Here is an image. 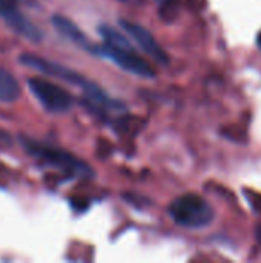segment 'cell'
I'll return each mask as SVG.
<instances>
[{"label":"cell","instance_id":"6da1fadb","mask_svg":"<svg viewBox=\"0 0 261 263\" xmlns=\"http://www.w3.org/2000/svg\"><path fill=\"white\" fill-rule=\"evenodd\" d=\"M22 143L25 146V149L35 157L37 160L48 163L49 166L71 176V177H77V179H92L94 177V170L83 160H80L78 157L72 156L71 153L57 148V146H51V145H45V143H38L37 140L32 139H26L22 137Z\"/></svg>","mask_w":261,"mask_h":263},{"label":"cell","instance_id":"7a4b0ae2","mask_svg":"<svg viewBox=\"0 0 261 263\" xmlns=\"http://www.w3.org/2000/svg\"><path fill=\"white\" fill-rule=\"evenodd\" d=\"M171 219L183 228H205L214 220L212 206L197 194H183L169 205Z\"/></svg>","mask_w":261,"mask_h":263},{"label":"cell","instance_id":"3957f363","mask_svg":"<svg viewBox=\"0 0 261 263\" xmlns=\"http://www.w3.org/2000/svg\"><path fill=\"white\" fill-rule=\"evenodd\" d=\"M28 86L31 92L35 96V99L42 103V106L52 112V114H63L68 112L72 108L74 99L72 96L65 91L62 86L52 83L46 79H29Z\"/></svg>","mask_w":261,"mask_h":263},{"label":"cell","instance_id":"277c9868","mask_svg":"<svg viewBox=\"0 0 261 263\" xmlns=\"http://www.w3.org/2000/svg\"><path fill=\"white\" fill-rule=\"evenodd\" d=\"M91 52H95L102 57L109 59L111 62H114L115 65H118L122 69L143 77V79H154L155 77V71L152 69V66L138 54L134 52V48H117V46H111V45H103V46H94Z\"/></svg>","mask_w":261,"mask_h":263},{"label":"cell","instance_id":"5b68a950","mask_svg":"<svg viewBox=\"0 0 261 263\" xmlns=\"http://www.w3.org/2000/svg\"><path fill=\"white\" fill-rule=\"evenodd\" d=\"M18 62L26 68L38 71V72H42V74H45L48 77L60 79V80H63L66 83H71L74 86H78L82 89H85L88 86V83L91 82L86 77H83L82 74H78L77 71H72L65 65H60L57 62L38 57L35 54H23V55H20Z\"/></svg>","mask_w":261,"mask_h":263},{"label":"cell","instance_id":"8992f818","mask_svg":"<svg viewBox=\"0 0 261 263\" xmlns=\"http://www.w3.org/2000/svg\"><path fill=\"white\" fill-rule=\"evenodd\" d=\"M0 18L18 35L31 40V42H40L43 39L42 31L28 20L23 12L17 8L15 0H0Z\"/></svg>","mask_w":261,"mask_h":263},{"label":"cell","instance_id":"52a82bcc","mask_svg":"<svg viewBox=\"0 0 261 263\" xmlns=\"http://www.w3.org/2000/svg\"><path fill=\"white\" fill-rule=\"evenodd\" d=\"M120 26L123 28L125 32H128L131 35V39L149 57H152L155 62H158L162 65H168L169 63V57H168L166 51L157 43V40L154 39V35L146 28H143L142 25H138L135 22H129V20H120Z\"/></svg>","mask_w":261,"mask_h":263},{"label":"cell","instance_id":"ba28073f","mask_svg":"<svg viewBox=\"0 0 261 263\" xmlns=\"http://www.w3.org/2000/svg\"><path fill=\"white\" fill-rule=\"evenodd\" d=\"M52 25H54V28H55L62 35H65V37L69 39L71 42L77 43L78 46H82V48H85V49L92 51L94 46L89 45L88 37H86V35L83 34V31H82L74 22H71L69 18L55 14V15H52Z\"/></svg>","mask_w":261,"mask_h":263},{"label":"cell","instance_id":"9c48e42d","mask_svg":"<svg viewBox=\"0 0 261 263\" xmlns=\"http://www.w3.org/2000/svg\"><path fill=\"white\" fill-rule=\"evenodd\" d=\"M20 97V85L17 79L5 68H0V102L12 103Z\"/></svg>","mask_w":261,"mask_h":263},{"label":"cell","instance_id":"30bf717a","mask_svg":"<svg viewBox=\"0 0 261 263\" xmlns=\"http://www.w3.org/2000/svg\"><path fill=\"white\" fill-rule=\"evenodd\" d=\"M98 32L103 37L106 45L117 46V48H129V49L132 48L131 42L120 31H117L115 28H112L109 25H100L98 26Z\"/></svg>","mask_w":261,"mask_h":263},{"label":"cell","instance_id":"8fae6325","mask_svg":"<svg viewBox=\"0 0 261 263\" xmlns=\"http://www.w3.org/2000/svg\"><path fill=\"white\" fill-rule=\"evenodd\" d=\"M255 236H257V240H258V243L261 245V225L257 227V230H255Z\"/></svg>","mask_w":261,"mask_h":263},{"label":"cell","instance_id":"7c38bea8","mask_svg":"<svg viewBox=\"0 0 261 263\" xmlns=\"http://www.w3.org/2000/svg\"><path fill=\"white\" fill-rule=\"evenodd\" d=\"M122 3H131V5H135V3H140L142 0H118Z\"/></svg>","mask_w":261,"mask_h":263},{"label":"cell","instance_id":"4fadbf2b","mask_svg":"<svg viewBox=\"0 0 261 263\" xmlns=\"http://www.w3.org/2000/svg\"><path fill=\"white\" fill-rule=\"evenodd\" d=\"M257 45H258V48L261 49V32L258 34V37H257Z\"/></svg>","mask_w":261,"mask_h":263}]
</instances>
